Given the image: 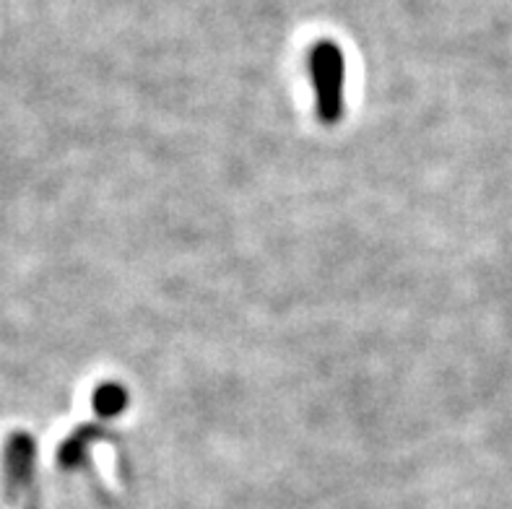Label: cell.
I'll return each instance as SVG.
<instances>
[{
    "label": "cell",
    "instance_id": "6da1fadb",
    "mask_svg": "<svg viewBox=\"0 0 512 509\" xmlns=\"http://www.w3.org/2000/svg\"><path fill=\"white\" fill-rule=\"evenodd\" d=\"M310 73H312V89H315V110H318V120L328 128L341 123V117L346 115L344 104V55L331 42H323L312 50L310 58Z\"/></svg>",
    "mask_w": 512,
    "mask_h": 509
},
{
    "label": "cell",
    "instance_id": "7a4b0ae2",
    "mask_svg": "<svg viewBox=\"0 0 512 509\" xmlns=\"http://www.w3.org/2000/svg\"><path fill=\"white\" fill-rule=\"evenodd\" d=\"M94 406L102 416H120L123 408L128 406V395H125V387L120 385H102L94 395Z\"/></svg>",
    "mask_w": 512,
    "mask_h": 509
}]
</instances>
